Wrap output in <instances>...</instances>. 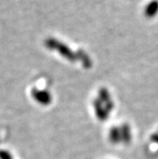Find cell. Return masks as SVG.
<instances>
[{"mask_svg": "<svg viewBox=\"0 0 158 159\" xmlns=\"http://www.w3.org/2000/svg\"><path fill=\"white\" fill-rule=\"evenodd\" d=\"M158 14V0H152L144 8V15L147 18H153Z\"/></svg>", "mask_w": 158, "mask_h": 159, "instance_id": "6da1fadb", "label": "cell"}, {"mask_svg": "<svg viewBox=\"0 0 158 159\" xmlns=\"http://www.w3.org/2000/svg\"><path fill=\"white\" fill-rule=\"evenodd\" d=\"M0 159H12V157L8 152L0 151Z\"/></svg>", "mask_w": 158, "mask_h": 159, "instance_id": "7a4b0ae2", "label": "cell"}]
</instances>
